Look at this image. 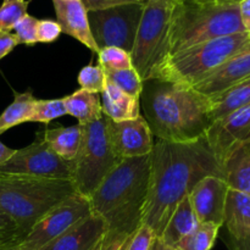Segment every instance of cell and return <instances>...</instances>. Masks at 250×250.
<instances>
[{
	"mask_svg": "<svg viewBox=\"0 0 250 250\" xmlns=\"http://www.w3.org/2000/svg\"><path fill=\"white\" fill-rule=\"evenodd\" d=\"M144 225L160 238L178 203L208 176H221L224 170L212 155L205 138L172 143L156 138L151 150Z\"/></svg>",
	"mask_w": 250,
	"mask_h": 250,
	"instance_id": "cell-1",
	"label": "cell"
},
{
	"mask_svg": "<svg viewBox=\"0 0 250 250\" xmlns=\"http://www.w3.org/2000/svg\"><path fill=\"white\" fill-rule=\"evenodd\" d=\"M150 154L122 159L89 197L92 211L105 222L97 250H121L144 225Z\"/></svg>",
	"mask_w": 250,
	"mask_h": 250,
	"instance_id": "cell-2",
	"label": "cell"
},
{
	"mask_svg": "<svg viewBox=\"0 0 250 250\" xmlns=\"http://www.w3.org/2000/svg\"><path fill=\"white\" fill-rule=\"evenodd\" d=\"M139 102L153 136L166 142L198 141L212 122L209 98L193 87L150 78L143 82Z\"/></svg>",
	"mask_w": 250,
	"mask_h": 250,
	"instance_id": "cell-3",
	"label": "cell"
},
{
	"mask_svg": "<svg viewBox=\"0 0 250 250\" xmlns=\"http://www.w3.org/2000/svg\"><path fill=\"white\" fill-rule=\"evenodd\" d=\"M242 32L244 28L238 4L216 0H177L168 28V55Z\"/></svg>",
	"mask_w": 250,
	"mask_h": 250,
	"instance_id": "cell-4",
	"label": "cell"
},
{
	"mask_svg": "<svg viewBox=\"0 0 250 250\" xmlns=\"http://www.w3.org/2000/svg\"><path fill=\"white\" fill-rule=\"evenodd\" d=\"M75 192L71 180L0 173V210L26 233Z\"/></svg>",
	"mask_w": 250,
	"mask_h": 250,
	"instance_id": "cell-5",
	"label": "cell"
},
{
	"mask_svg": "<svg viewBox=\"0 0 250 250\" xmlns=\"http://www.w3.org/2000/svg\"><path fill=\"white\" fill-rule=\"evenodd\" d=\"M250 49L247 32L211 39L168 55L154 78L194 87L237 54Z\"/></svg>",
	"mask_w": 250,
	"mask_h": 250,
	"instance_id": "cell-6",
	"label": "cell"
},
{
	"mask_svg": "<svg viewBox=\"0 0 250 250\" xmlns=\"http://www.w3.org/2000/svg\"><path fill=\"white\" fill-rule=\"evenodd\" d=\"M107 117L82 126V139L78 153L70 161L72 182L76 192L89 198L105 180L107 175L119 165L120 159L112 149L107 133Z\"/></svg>",
	"mask_w": 250,
	"mask_h": 250,
	"instance_id": "cell-7",
	"label": "cell"
},
{
	"mask_svg": "<svg viewBox=\"0 0 250 250\" xmlns=\"http://www.w3.org/2000/svg\"><path fill=\"white\" fill-rule=\"evenodd\" d=\"M176 1H148L131 51L132 66L142 81L154 78L168 55V28Z\"/></svg>",
	"mask_w": 250,
	"mask_h": 250,
	"instance_id": "cell-8",
	"label": "cell"
},
{
	"mask_svg": "<svg viewBox=\"0 0 250 250\" xmlns=\"http://www.w3.org/2000/svg\"><path fill=\"white\" fill-rule=\"evenodd\" d=\"M146 2H132L88 11V21L97 46H115L131 53Z\"/></svg>",
	"mask_w": 250,
	"mask_h": 250,
	"instance_id": "cell-9",
	"label": "cell"
},
{
	"mask_svg": "<svg viewBox=\"0 0 250 250\" xmlns=\"http://www.w3.org/2000/svg\"><path fill=\"white\" fill-rule=\"evenodd\" d=\"M92 214L89 198L75 192L46 212L27 233L19 248L42 250Z\"/></svg>",
	"mask_w": 250,
	"mask_h": 250,
	"instance_id": "cell-10",
	"label": "cell"
},
{
	"mask_svg": "<svg viewBox=\"0 0 250 250\" xmlns=\"http://www.w3.org/2000/svg\"><path fill=\"white\" fill-rule=\"evenodd\" d=\"M0 173L62 180L72 178L70 161L63 160L54 153L43 137H38L29 146L15 150L14 155L0 166Z\"/></svg>",
	"mask_w": 250,
	"mask_h": 250,
	"instance_id": "cell-11",
	"label": "cell"
},
{
	"mask_svg": "<svg viewBox=\"0 0 250 250\" xmlns=\"http://www.w3.org/2000/svg\"><path fill=\"white\" fill-rule=\"evenodd\" d=\"M204 138L222 168L232 153L250 141V104L212 121Z\"/></svg>",
	"mask_w": 250,
	"mask_h": 250,
	"instance_id": "cell-12",
	"label": "cell"
},
{
	"mask_svg": "<svg viewBox=\"0 0 250 250\" xmlns=\"http://www.w3.org/2000/svg\"><path fill=\"white\" fill-rule=\"evenodd\" d=\"M106 126L110 143L120 159L139 158L153 150L154 136L143 115L121 122L111 121L107 117Z\"/></svg>",
	"mask_w": 250,
	"mask_h": 250,
	"instance_id": "cell-13",
	"label": "cell"
},
{
	"mask_svg": "<svg viewBox=\"0 0 250 250\" xmlns=\"http://www.w3.org/2000/svg\"><path fill=\"white\" fill-rule=\"evenodd\" d=\"M229 186L221 176L203 178L189 193V200L199 224L224 226V212Z\"/></svg>",
	"mask_w": 250,
	"mask_h": 250,
	"instance_id": "cell-14",
	"label": "cell"
},
{
	"mask_svg": "<svg viewBox=\"0 0 250 250\" xmlns=\"http://www.w3.org/2000/svg\"><path fill=\"white\" fill-rule=\"evenodd\" d=\"M56 14V22L61 32L72 37L92 50L99 53V48L93 39L88 21V11L81 0H53Z\"/></svg>",
	"mask_w": 250,
	"mask_h": 250,
	"instance_id": "cell-15",
	"label": "cell"
},
{
	"mask_svg": "<svg viewBox=\"0 0 250 250\" xmlns=\"http://www.w3.org/2000/svg\"><path fill=\"white\" fill-rule=\"evenodd\" d=\"M249 77L250 49H247L227 60L224 65L193 88L205 97L211 98Z\"/></svg>",
	"mask_w": 250,
	"mask_h": 250,
	"instance_id": "cell-16",
	"label": "cell"
},
{
	"mask_svg": "<svg viewBox=\"0 0 250 250\" xmlns=\"http://www.w3.org/2000/svg\"><path fill=\"white\" fill-rule=\"evenodd\" d=\"M105 232V222L92 214L42 250H97Z\"/></svg>",
	"mask_w": 250,
	"mask_h": 250,
	"instance_id": "cell-17",
	"label": "cell"
},
{
	"mask_svg": "<svg viewBox=\"0 0 250 250\" xmlns=\"http://www.w3.org/2000/svg\"><path fill=\"white\" fill-rule=\"evenodd\" d=\"M224 225L232 238L250 239V195L229 188Z\"/></svg>",
	"mask_w": 250,
	"mask_h": 250,
	"instance_id": "cell-18",
	"label": "cell"
},
{
	"mask_svg": "<svg viewBox=\"0 0 250 250\" xmlns=\"http://www.w3.org/2000/svg\"><path fill=\"white\" fill-rule=\"evenodd\" d=\"M103 115L111 121L121 122L134 120L141 115V102L139 98L131 97L115 87L106 81L104 90L100 93Z\"/></svg>",
	"mask_w": 250,
	"mask_h": 250,
	"instance_id": "cell-19",
	"label": "cell"
},
{
	"mask_svg": "<svg viewBox=\"0 0 250 250\" xmlns=\"http://www.w3.org/2000/svg\"><path fill=\"white\" fill-rule=\"evenodd\" d=\"M198 225L199 221L195 216L189 197H186L178 203L159 239L164 246L172 249L181 239L192 233Z\"/></svg>",
	"mask_w": 250,
	"mask_h": 250,
	"instance_id": "cell-20",
	"label": "cell"
},
{
	"mask_svg": "<svg viewBox=\"0 0 250 250\" xmlns=\"http://www.w3.org/2000/svg\"><path fill=\"white\" fill-rule=\"evenodd\" d=\"M222 170L229 189L250 195V141L232 153Z\"/></svg>",
	"mask_w": 250,
	"mask_h": 250,
	"instance_id": "cell-21",
	"label": "cell"
},
{
	"mask_svg": "<svg viewBox=\"0 0 250 250\" xmlns=\"http://www.w3.org/2000/svg\"><path fill=\"white\" fill-rule=\"evenodd\" d=\"M62 99L67 115L78 120V125L90 124L103 117L102 99L98 93L87 92L81 88Z\"/></svg>",
	"mask_w": 250,
	"mask_h": 250,
	"instance_id": "cell-22",
	"label": "cell"
},
{
	"mask_svg": "<svg viewBox=\"0 0 250 250\" xmlns=\"http://www.w3.org/2000/svg\"><path fill=\"white\" fill-rule=\"evenodd\" d=\"M209 100L211 121L221 119L234 110L250 104V77L209 98Z\"/></svg>",
	"mask_w": 250,
	"mask_h": 250,
	"instance_id": "cell-23",
	"label": "cell"
},
{
	"mask_svg": "<svg viewBox=\"0 0 250 250\" xmlns=\"http://www.w3.org/2000/svg\"><path fill=\"white\" fill-rule=\"evenodd\" d=\"M43 139L54 153L66 161H72L78 153L82 139V126L73 125L70 127H56L45 129Z\"/></svg>",
	"mask_w": 250,
	"mask_h": 250,
	"instance_id": "cell-24",
	"label": "cell"
},
{
	"mask_svg": "<svg viewBox=\"0 0 250 250\" xmlns=\"http://www.w3.org/2000/svg\"><path fill=\"white\" fill-rule=\"evenodd\" d=\"M36 100L31 90L16 93L14 102L0 115V134L12 127L31 121Z\"/></svg>",
	"mask_w": 250,
	"mask_h": 250,
	"instance_id": "cell-25",
	"label": "cell"
},
{
	"mask_svg": "<svg viewBox=\"0 0 250 250\" xmlns=\"http://www.w3.org/2000/svg\"><path fill=\"white\" fill-rule=\"evenodd\" d=\"M221 226L210 222L199 224L197 229L181 239L173 250H211Z\"/></svg>",
	"mask_w": 250,
	"mask_h": 250,
	"instance_id": "cell-26",
	"label": "cell"
},
{
	"mask_svg": "<svg viewBox=\"0 0 250 250\" xmlns=\"http://www.w3.org/2000/svg\"><path fill=\"white\" fill-rule=\"evenodd\" d=\"M105 75H106V81L112 83L120 90L131 97H141L143 81L133 67L119 71H109V72H105Z\"/></svg>",
	"mask_w": 250,
	"mask_h": 250,
	"instance_id": "cell-27",
	"label": "cell"
},
{
	"mask_svg": "<svg viewBox=\"0 0 250 250\" xmlns=\"http://www.w3.org/2000/svg\"><path fill=\"white\" fill-rule=\"evenodd\" d=\"M65 115H67V111H66L62 98L51 100L37 99L29 122H39V124L48 125L53 120L62 117Z\"/></svg>",
	"mask_w": 250,
	"mask_h": 250,
	"instance_id": "cell-28",
	"label": "cell"
},
{
	"mask_svg": "<svg viewBox=\"0 0 250 250\" xmlns=\"http://www.w3.org/2000/svg\"><path fill=\"white\" fill-rule=\"evenodd\" d=\"M98 56H99L98 58L99 59V65L104 68L105 72L133 67L131 53L124 50V49L115 48V46L103 48L98 53Z\"/></svg>",
	"mask_w": 250,
	"mask_h": 250,
	"instance_id": "cell-29",
	"label": "cell"
},
{
	"mask_svg": "<svg viewBox=\"0 0 250 250\" xmlns=\"http://www.w3.org/2000/svg\"><path fill=\"white\" fill-rule=\"evenodd\" d=\"M27 233L4 211L0 210V249L19 247Z\"/></svg>",
	"mask_w": 250,
	"mask_h": 250,
	"instance_id": "cell-30",
	"label": "cell"
},
{
	"mask_svg": "<svg viewBox=\"0 0 250 250\" xmlns=\"http://www.w3.org/2000/svg\"><path fill=\"white\" fill-rule=\"evenodd\" d=\"M29 1L2 2L0 6V32H11L17 22L27 15Z\"/></svg>",
	"mask_w": 250,
	"mask_h": 250,
	"instance_id": "cell-31",
	"label": "cell"
},
{
	"mask_svg": "<svg viewBox=\"0 0 250 250\" xmlns=\"http://www.w3.org/2000/svg\"><path fill=\"white\" fill-rule=\"evenodd\" d=\"M78 83L87 92L102 93L106 84V75L100 65H87L78 73Z\"/></svg>",
	"mask_w": 250,
	"mask_h": 250,
	"instance_id": "cell-32",
	"label": "cell"
},
{
	"mask_svg": "<svg viewBox=\"0 0 250 250\" xmlns=\"http://www.w3.org/2000/svg\"><path fill=\"white\" fill-rule=\"evenodd\" d=\"M39 20L36 17L27 14L22 17L16 26L14 27V34L16 36L19 44H26V45H36L38 43L37 41V26H38Z\"/></svg>",
	"mask_w": 250,
	"mask_h": 250,
	"instance_id": "cell-33",
	"label": "cell"
},
{
	"mask_svg": "<svg viewBox=\"0 0 250 250\" xmlns=\"http://www.w3.org/2000/svg\"><path fill=\"white\" fill-rule=\"evenodd\" d=\"M155 238L154 232L146 225H143L137 233L122 247L121 250H150Z\"/></svg>",
	"mask_w": 250,
	"mask_h": 250,
	"instance_id": "cell-34",
	"label": "cell"
},
{
	"mask_svg": "<svg viewBox=\"0 0 250 250\" xmlns=\"http://www.w3.org/2000/svg\"><path fill=\"white\" fill-rule=\"evenodd\" d=\"M60 26L53 20H39L37 26V41L38 43H53L60 37Z\"/></svg>",
	"mask_w": 250,
	"mask_h": 250,
	"instance_id": "cell-35",
	"label": "cell"
},
{
	"mask_svg": "<svg viewBox=\"0 0 250 250\" xmlns=\"http://www.w3.org/2000/svg\"><path fill=\"white\" fill-rule=\"evenodd\" d=\"M84 5L87 11H95V10L109 9V7L119 6L124 4H132V2H146L144 0H81Z\"/></svg>",
	"mask_w": 250,
	"mask_h": 250,
	"instance_id": "cell-36",
	"label": "cell"
},
{
	"mask_svg": "<svg viewBox=\"0 0 250 250\" xmlns=\"http://www.w3.org/2000/svg\"><path fill=\"white\" fill-rule=\"evenodd\" d=\"M19 45L16 36L11 32H0V60Z\"/></svg>",
	"mask_w": 250,
	"mask_h": 250,
	"instance_id": "cell-37",
	"label": "cell"
},
{
	"mask_svg": "<svg viewBox=\"0 0 250 250\" xmlns=\"http://www.w3.org/2000/svg\"><path fill=\"white\" fill-rule=\"evenodd\" d=\"M238 5L244 32L250 34V0H242L241 2H238Z\"/></svg>",
	"mask_w": 250,
	"mask_h": 250,
	"instance_id": "cell-38",
	"label": "cell"
},
{
	"mask_svg": "<svg viewBox=\"0 0 250 250\" xmlns=\"http://www.w3.org/2000/svg\"><path fill=\"white\" fill-rule=\"evenodd\" d=\"M226 244L229 250H250V239H236L229 236Z\"/></svg>",
	"mask_w": 250,
	"mask_h": 250,
	"instance_id": "cell-39",
	"label": "cell"
},
{
	"mask_svg": "<svg viewBox=\"0 0 250 250\" xmlns=\"http://www.w3.org/2000/svg\"><path fill=\"white\" fill-rule=\"evenodd\" d=\"M14 153L15 149L9 148V146H6L4 143L0 142V166H1L2 164L6 163V161L14 155Z\"/></svg>",
	"mask_w": 250,
	"mask_h": 250,
	"instance_id": "cell-40",
	"label": "cell"
},
{
	"mask_svg": "<svg viewBox=\"0 0 250 250\" xmlns=\"http://www.w3.org/2000/svg\"><path fill=\"white\" fill-rule=\"evenodd\" d=\"M150 250H164V244L161 243V241L159 238H155V241L151 244Z\"/></svg>",
	"mask_w": 250,
	"mask_h": 250,
	"instance_id": "cell-41",
	"label": "cell"
},
{
	"mask_svg": "<svg viewBox=\"0 0 250 250\" xmlns=\"http://www.w3.org/2000/svg\"><path fill=\"white\" fill-rule=\"evenodd\" d=\"M216 1H220V2H234V4H238V2H241L242 0H216Z\"/></svg>",
	"mask_w": 250,
	"mask_h": 250,
	"instance_id": "cell-42",
	"label": "cell"
},
{
	"mask_svg": "<svg viewBox=\"0 0 250 250\" xmlns=\"http://www.w3.org/2000/svg\"><path fill=\"white\" fill-rule=\"evenodd\" d=\"M0 250H21L19 247H12V248H6V249H0Z\"/></svg>",
	"mask_w": 250,
	"mask_h": 250,
	"instance_id": "cell-43",
	"label": "cell"
},
{
	"mask_svg": "<svg viewBox=\"0 0 250 250\" xmlns=\"http://www.w3.org/2000/svg\"><path fill=\"white\" fill-rule=\"evenodd\" d=\"M9 1H22V0H4V2H9Z\"/></svg>",
	"mask_w": 250,
	"mask_h": 250,
	"instance_id": "cell-44",
	"label": "cell"
},
{
	"mask_svg": "<svg viewBox=\"0 0 250 250\" xmlns=\"http://www.w3.org/2000/svg\"><path fill=\"white\" fill-rule=\"evenodd\" d=\"M164 250H173V249H171V248H167V247H165V246H164Z\"/></svg>",
	"mask_w": 250,
	"mask_h": 250,
	"instance_id": "cell-45",
	"label": "cell"
}]
</instances>
